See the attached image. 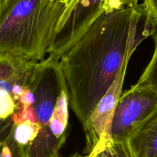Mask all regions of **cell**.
<instances>
[{
    "label": "cell",
    "mask_w": 157,
    "mask_h": 157,
    "mask_svg": "<svg viewBox=\"0 0 157 157\" xmlns=\"http://www.w3.org/2000/svg\"><path fill=\"white\" fill-rule=\"evenodd\" d=\"M157 31L144 4L103 14L58 61L69 105L84 125L136 47Z\"/></svg>",
    "instance_id": "1"
},
{
    "label": "cell",
    "mask_w": 157,
    "mask_h": 157,
    "mask_svg": "<svg viewBox=\"0 0 157 157\" xmlns=\"http://www.w3.org/2000/svg\"><path fill=\"white\" fill-rule=\"evenodd\" d=\"M67 9L62 0H6L0 12V55L45 59Z\"/></svg>",
    "instance_id": "2"
},
{
    "label": "cell",
    "mask_w": 157,
    "mask_h": 157,
    "mask_svg": "<svg viewBox=\"0 0 157 157\" xmlns=\"http://www.w3.org/2000/svg\"><path fill=\"white\" fill-rule=\"evenodd\" d=\"M34 101L18 108L12 115L14 124L29 121L40 126V131L26 157H51L58 153L63 144L52 133L51 124L64 81L58 61L46 58L32 84Z\"/></svg>",
    "instance_id": "3"
},
{
    "label": "cell",
    "mask_w": 157,
    "mask_h": 157,
    "mask_svg": "<svg viewBox=\"0 0 157 157\" xmlns=\"http://www.w3.org/2000/svg\"><path fill=\"white\" fill-rule=\"evenodd\" d=\"M140 0H75L58 26L48 58L59 61L63 55L103 14L139 6Z\"/></svg>",
    "instance_id": "4"
},
{
    "label": "cell",
    "mask_w": 157,
    "mask_h": 157,
    "mask_svg": "<svg viewBox=\"0 0 157 157\" xmlns=\"http://www.w3.org/2000/svg\"><path fill=\"white\" fill-rule=\"evenodd\" d=\"M157 110V92L132 86L121 94L110 128L112 141H126Z\"/></svg>",
    "instance_id": "5"
},
{
    "label": "cell",
    "mask_w": 157,
    "mask_h": 157,
    "mask_svg": "<svg viewBox=\"0 0 157 157\" xmlns=\"http://www.w3.org/2000/svg\"><path fill=\"white\" fill-rule=\"evenodd\" d=\"M128 63H126L116 79L95 106L90 117L83 125L85 135V157H94L112 142L110 128L118 101L122 94Z\"/></svg>",
    "instance_id": "6"
},
{
    "label": "cell",
    "mask_w": 157,
    "mask_h": 157,
    "mask_svg": "<svg viewBox=\"0 0 157 157\" xmlns=\"http://www.w3.org/2000/svg\"><path fill=\"white\" fill-rule=\"evenodd\" d=\"M41 64L42 61L18 55H0V96L12 98L18 108L25 90L32 84Z\"/></svg>",
    "instance_id": "7"
},
{
    "label": "cell",
    "mask_w": 157,
    "mask_h": 157,
    "mask_svg": "<svg viewBox=\"0 0 157 157\" xmlns=\"http://www.w3.org/2000/svg\"><path fill=\"white\" fill-rule=\"evenodd\" d=\"M135 157L157 156V110L127 140Z\"/></svg>",
    "instance_id": "8"
},
{
    "label": "cell",
    "mask_w": 157,
    "mask_h": 157,
    "mask_svg": "<svg viewBox=\"0 0 157 157\" xmlns=\"http://www.w3.org/2000/svg\"><path fill=\"white\" fill-rule=\"evenodd\" d=\"M153 36L155 42L153 56L137 82L133 86L148 87L157 92V31Z\"/></svg>",
    "instance_id": "9"
},
{
    "label": "cell",
    "mask_w": 157,
    "mask_h": 157,
    "mask_svg": "<svg viewBox=\"0 0 157 157\" xmlns=\"http://www.w3.org/2000/svg\"><path fill=\"white\" fill-rule=\"evenodd\" d=\"M79 157H85L80 156ZM94 157H135L132 153L127 140L115 142L112 141L100 153Z\"/></svg>",
    "instance_id": "10"
},
{
    "label": "cell",
    "mask_w": 157,
    "mask_h": 157,
    "mask_svg": "<svg viewBox=\"0 0 157 157\" xmlns=\"http://www.w3.org/2000/svg\"><path fill=\"white\" fill-rule=\"evenodd\" d=\"M13 126L14 124L12 117L7 119H0V150L5 142L10 136Z\"/></svg>",
    "instance_id": "11"
},
{
    "label": "cell",
    "mask_w": 157,
    "mask_h": 157,
    "mask_svg": "<svg viewBox=\"0 0 157 157\" xmlns=\"http://www.w3.org/2000/svg\"><path fill=\"white\" fill-rule=\"evenodd\" d=\"M0 157H19L17 151L16 146L12 140V134L5 142L0 150Z\"/></svg>",
    "instance_id": "12"
},
{
    "label": "cell",
    "mask_w": 157,
    "mask_h": 157,
    "mask_svg": "<svg viewBox=\"0 0 157 157\" xmlns=\"http://www.w3.org/2000/svg\"><path fill=\"white\" fill-rule=\"evenodd\" d=\"M142 3L147 14L157 23V0H144Z\"/></svg>",
    "instance_id": "13"
},
{
    "label": "cell",
    "mask_w": 157,
    "mask_h": 157,
    "mask_svg": "<svg viewBox=\"0 0 157 157\" xmlns=\"http://www.w3.org/2000/svg\"><path fill=\"white\" fill-rule=\"evenodd\" d=\"M62 1L64 2L65 4H67V10H66V12H65V14H66V13H67V11H68L69 9H71V7L72 6L73 3L75 2V0H62Z\"/></svg>",
    "instance_id": "14"
},
{
    "label": "cell",
    "mask_w": 157,
    "mask_h": 157,
    "mask_svg": "<svg viewBox=\"0 0 157 157\" xmlns=\"http://www.w3.org/2000/svg\"><path fill=\"white\" fill-rule=\"evenodd\" d=\"M51 157H61V156H60V153H59V152H58V153H55V154H54L53 156H51ZM69 157H79V155H78V153H74V154H72L71 156H69Z\"/></svg>",
    "instance_id": "15"
},
{
    "label": "cell",
    "mask_w": 157,
    "mask_h": 157,
    "mask_svg": "<svg viewBox=\"0 0 157 157\" xmlns=\"http://www.w3.org/2000/svg\"><path fill=\"white\" fill-rule=\"evenodd\" d=\"M5 2H6V0H0V12H1L2 9V6L4 5Z\"/></svg>",
    "instance_id": "16"
},
{
    "label": "cell",
    "mask_w": 157,
    "mask_h": 157,
    "mask_svg": "<svg viewBox=\"0 0 157 157\" xmlns=\"http://www.w3.org/2000/svg\"><path fill=\"white\" fill-rule=\"evenodd\" d=\"M143 1H144V0H143Z\"/></svg>",
    "instance_id": "17"
},
{
    "label": "cell",
    "mask_w": 157,
    "mask_h": 157,
    "mask_svg": "<svg viewBox=\"0 0 157 157\" xmlns=\"http://www.w3.org/2000/svg\"><path fill=\"white\" fill-rule=\"evenodd\" d=\"M156 157H157V156H156Z\"/></svg>",
    "instance_id": "18"
}]
</instances>
